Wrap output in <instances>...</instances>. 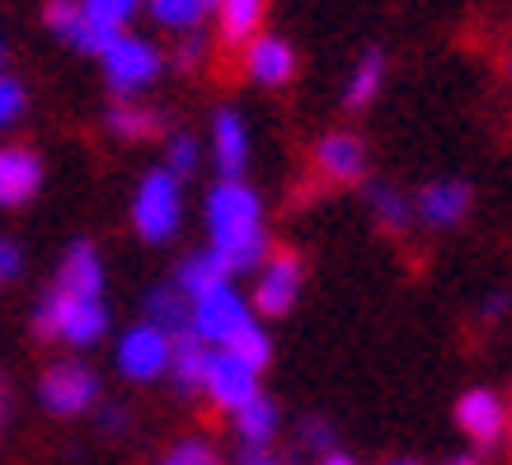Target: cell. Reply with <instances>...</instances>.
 Listing matches in <instances>:
<instances>
[{"label": "cell", "mask_w": 512, "mask_h": 465, "mask_svg": "<svg viewBox=\"0 0 512 465\" xmlns=\"http://www.w3.org/2000/svg\"><path fill=\"white\" fill-rule=\"evenodd\" d=\"M207 231H212V254L226 264V273L264 268V259H268L264 207H259V193L249 184L221 179L207 193Z\"/></svg>", "instance_id": "6da1fadb"}, {"label": "cell", "mask_w": 512, "mask_h": 465, "mask_svg": "<svg viewBox=\"0 0 512 465\" xmlns=\"http://www.w3.org/2000/svg\"><path fill=\"white\" fill-rule=\"evenodd\" d=\"M33 329L47 334V339H66V343H76V348H90V343L104 339L109 310H104V301L52 292V296L38 301V320H33Z\"/></svg>", "instance_id": "7a4b0ae2"}, {"label": "cell", "mask_w": 512, "mask_h": 465, "mask_svg": "<svg viewBox=\"0 0 512 465\" xmlns=\"http://www.w3.org/2000/svg\"><path fill=\"white\" fill-rule=\"evenodd\" d=\"M254 315H249V306H245V296L235 292L231 282H217L212 292H202V296H193L188 301V334L207 348H226L231 343V334L235 329H245Z\"/></svg>", "instance_id": "3957f363"}, {"label": "cell", "mask_w": 512, "mask_h": 465, "mask_svg": "<svg viewBox=\"0 0 512 465\" xmlns=\"http://www.w3.org/2000/svg\"><path fill=\"white\" fill-rule=\"evenodd\" d=\"M184 221V198H179V179L170 170H151L141 179L137 198H132V226L141 231V240H170Z\"/></svg>", "instance_id": "277c9868"}, {"label": "cell", "mask_w": 512, "mask_h": 465, "mask_svg": "<svg viewBox=\"0 0 512 465\" xmlns=\"http://www.w3.org/2000/svg\"><path fill=\"white\" fill-rule=\"evenodd\" d=\"M104 76H109L118 99H132V94L146 90V85L160 76V52L146 43V38L118 33V38L104 47Z\"/></svg>", "instance_id": "5b68a950"}, {"label": "cell", "mask_w": 512, "mask_h": 465, "mask_svg": "<svg viewBox=\"0 0 512 465\" xmlns=\"http://www.w3.org/2000/svg\"><path fill=\"white\" fill-rule=\"evenodd\" d=\"M38 400H43V409H52V414L76 419V414H85V409L99 404V376H94L85 362H57V367H47L43 381H38Z\"/></svg>", "instance_id": "8992f818"}, {"label": "cell", "mask_w": 512, "mask_h": 465, "mask_svg": "<svg viewBox=\"0 0 512 465\" xmlns=\"http://www.w3.org/2000/svg\"><path fill=\"white\" fill-rule=\"evenodd\" d=\"M170 353H174V339L165 329L156 325H132L118 339V372L127 381H156V376L170 372Z\"/></svg>", "instance_id": "52a82bcc"}, {"label": "cell", "mask_w": 512, "mask_h": 465, "mask_svg": "<svg viewBox=\"0 0 512 465\" xmlns=\"http://www.w3.org/2000/svg\"><path fill=\"white\" fill-rule=\"evenodd\" d=\"M202 390L212 395L217 409L235 414V409H245L254 395H259V372L245 367L240 357L231 353H207V367H202Z\"/></svg>", "instance_id": "ba28073f"}, {"label": "cell", "mask_w": 512, "mask_h": 465, "mask_svg": "<svg viewBox=\"0 0 512 465\" xmlns=\"http://www.w3.org/2000/svg\"><path fill=\"white\" fill-rule=\"evenodd\" d=\"M296 287H301V259L292 249H278L268 254L264 268H259V287H254V306L264 315H287L296 301Z\"/></svg>", "instance_id": "9c48e42d"}, {"label": "cell", "mask_w": 512, "mask_h": 465, "mask_svg": "<svg viewBox=\"0 0 512 465\" xmlns=\"http://www.w3.org/2000/svg\"><path fill=\"white\" fill-rule=\"evenodd\" d=\"M456 423L466 428L470 442H480V447H494L503 428H508V409L498 400L494 390H466L461 400H456Z\"/></svg>", "instance_id": "30bf717a"}, {"label": "cell", "mask_w": 512, "mask_h": 465, "mask_svg": "<svg viewBox=\"0 0 512 465\" xmlns=\"http://www.w3.org/2000/svg\"><path fill=\"white\" fill-rule=\"evenodd\" d=\"M43 184V160L29 146H0V207H24Z\"/></svg>", "instance_id": "8fae6325"}, {"label": "cell", "mask_w": 512, "mask_h": 465, "mask_svg": "<svg viewBox=\"0 0 512 465\" xmlns=\"http://www.w3.org/2000/svg\"><path fill=\"white\" fill-rule=\"evenodd\" d=\"M52 292L99 301V292H104V264H99L94 245H71L66 249L62 268H57V287H52Z\"/></svg>", "instance_id": "7c38bea8"}, {"label": "cell", "mask_w": 512, "mask_h": 465, "mask_svg": "<svg viewBox=\"0 0 512 465\" xmlns=\"http://www.w3.org/2000/svg\"><path fill=\"white\" fill-rule=\"evenodd\" d=\"M414 212H419L423 226H433V231H447L456 221L470 212V188L456 184V179H442V184H428L414 202Z\"/></svg>", "instance_id": "4fadbf2b"}, {"label": "cell", "mask_w": 512, "mask_h": 465, "mask_svg": "<svg viewBox=\"0 0 512 465\" xmlns=\"http://www.w3.org/2000/svg\"><path fill=\"white\" fill-rule=\"evenodd\" d=\"M315 170L325 174V179H334V184H353V179H362V170H367V151H362L357 137L334 132V137H325L315 146Z\"/></svg>", "instance_id": "5bb4252c"}, {"label": "cell", "mask_w": 512, "mask_h": 465, "mask_svg": "<svg viewBox=\"0 0 512 465\" xmlns=\"http://www.w3.org/2000/svg\"><path fill=\"white\" fill-rule=\"evenodd\" d=\"M245 66L259 85H287L296 71V52L282 38H273V33H259V38H249Z\"/></svg>", "instance_id": "9a60e30c"}, {"label": "cell", "mask_w": 512, "mask_h": 465, "mask_svg": "<svg viewBox=\"0 0 512 465\" xmlns=\"http://www.w3.org/2000/svg\"><path fill=\"white\" fill-rule=\"evenodd\" d=\"M212 151H217V170L226 179H240L249 165V132H245V118L231 109L217 113V123H212Z\"/></svg>", "instance_id": "2e32d148"}, {"label": "cell", "mask_w": 512, "mask_h": 465, "mask_svg": "<svg viewBox=\"0 0 512 465\" xmlns=\"http://www.w3.org/2000/svg\"><path fill=\"white\" fill-rule=\"evenodd\" d=\"M217 19H221V38L231 47L259 38V24H264V0H221L217 5Z\"/></svg>", "instance_id": "e0dca14e"}, {"label": "cell", "mask_w": 512, "mask_h": 465, "mask_svg": "<svg viewBox=\"0 0 512 465\" xmlns=\"http://www.w3.org/2000/svg\"><path fill=\"white\" fill-rule=\"evenodd\" d=\"M217 282H231V273H226V264H221L212 249H202V254H188L184 264H179V278H174V287L193 301V296L212 292Z\"/></svg>", "instance_id": "ac0fdd59"}, {"label": "cell", "mask_w": 512, "mask_h": 465, "mask_svg": "<svg viewBox=\"0 0 512 465\" xmlns=\"http://www.w3.org/2000/svg\"><path fill=\"white\" fill-rule=\"evenodd\" d=\"M146 325H156V329H165V334H188V296L179 292V287H156V292L146 296Z\"/></svg>", "instance_id": "d6986e66"}, {"label": "cell", "mask_w": 512, "mask_h": 465, "mask_svg": "<svg viewBox=\"0 0 512 465\" xmlns=\"http://www.w3.org/2000/svg\"><path fill=\"white\" fill-rule=\"evenodd\" d=\"M202 367H207V348H202L193 334H174V353H170L174 386L184 390V395L202 390Z\"/></svg>", "instance_id": "ffe728a7"}, {"label": "cell", "mask_w": 512, "mask_h": 465, "mask_svg": "<svg viewBox=\"0 0 512 465\" xmlns=\"http://www.w3.org/2000/svg\"><path fill=\"white\" fill-rule=\"evenodd\" d=\"M235 428L245 437V447H268V437L278 433V409H273V400L254 395L245 409H235Z\"/></svg>", "instance_id": "44dd1931"}, {"label": "cell", "mask_w": 512, "mask_h": 465, "mask_svg": "<svg viewBox=\"0 0 512 465\" xmlns=\"http://www.w3.org/2000/svg\"><path fill=\"white\" fill-rule=\"evenodd\" d=\"M381 76H386V57H381V52H367V57L357 62L348 90H343V104H348V109H367L376 99V90H381Z\"/></svg>", "instance_id": "7402d4cb"}, {"label": "cell", "mask_w": 512, "mask_h": 465, "mask_svg": "<svg viewBox=\"0 0 512 465\" xmlns=\"http://www.w3.org/2000/svg\"><path fill=\"white\" fill-rule=\"evenodd\" d=\"M146 10L156 19L160 29H174V33H193L202 24V0H146Z\"/></svg>", "instance_id": "603a6c76"}, {"label": "cell", "mask_w": 512, "mask_h": 465, "mask_svg": "<svg viewBox=\"0 0 512 465\" xmlns=\"http://www.w3.org/2000/svg\"><path fill=\"white\" fill-rule=\"evenodd\" d=\"M221 353H231V357H240L245 367H254V372H264L268 367V357H273V348H268V334L254 320H249L245 329H235L231 334V343L221 348Z\"/></svg>", "instance_id": "cb8c5ba5"}, {"label": "cell", "mask_w": 512, "mask_h": 465, "mask_svg": "<svg viewBox=\"0 0 512 465\" xmlns=\"http://www.w3.org/2000/svg\"><path fill=\"white\" fill-rule=\"evenodd\" d=\"M372 212L390 235H404L409 231V217H414V202H404L395 188H372Z\"/></svg>", "instance_id": "d4e9b609"}, {"label": "cell", "mask_w": 512, "mask_h": 465, "mask_svg": "<svg viewBox=\"0 0 512 465\" xmlns=\"http://www.w3.org/2000/svg\"><path fill=\"white\" fill-rule=\"evenodd\" d=\"M137 5L141 0H80L85 19H90L94 29H104V33H123V24L132 19Z\"/></svg>", "instance_id": "484cf974"}, {"label": "cell", "mask_w": 512, "mask_h": 465, "mask_svg": "<svg viewBox=\"0 0 512 465\" xmlns=\"http://www.w3.org/2000/svg\"><path fill=\"white\" fill-rule=\"evenodd\" d=\"M109 127L118 132V137H127V141H141V137H151V132H156V113L137 109V104H118V109L109 113Z\"/></svg>", "instance_id": "4316f807"}, {"label": "cell", "mask_w": 512, "mask_h": 465, "mask_svg": "<svg viewBox=\"0 0 512 465\" xmlns=\"http://www.w3.org/2000/svg\"><path fill=\"white\" fill-rule=\"evenodd\" d=\"M43 19H47V29L62 33L66 43H71V38H76V29L85 24V10H80V0H47Z\"/></svg>", "instance_id": "83f0119b"}, {"label": "cell", "mask_w": 512, "mask_h": 465, "mask_svg": "<svg viewBox=\"0 0 512 465\" xmlns=\"http://www.w3.org/2000/svg\"><path fill=\"white\" fill-rule=\"evenodd\" d=\"M198 170V141L193 137H174L170 141V174L174 179H188Z\"/></svg>", "instance_id": "f1b7e54d"}, {"label": "cell", "mask_w": 512, "mask_h": 465, "mask_svg": "<svg viewBox=\"0 0 512 465\" xmlns=\"http://www.w3.org/2000/svg\"><path fill=\"white\" fill-rule=\"evenodd\" d=\"M19 113H24V85L10 76H0V127L19 123Z\"/></svg>", "instance_id": "f546056e"}, {"label": "cell", "mask_w": 512, "mask_h": 465, "mask_svg": "<svg viewBox=\"0 0 512 465\" xmlns=\"http://www.w3.org/2000/svg\"><path fill=\"white\" fill-rule=\"evenodd\" d=\"M160 465H217V451L207 447V442H179Z\"/></svg>", "instance_id": "4dcf8cb0"}, {"label": "cell", "mask_w": 512, "mask_h": 465, "mask_svg": "<svg viewBox=\"0 0 512 465\" xmlns=\"http://www.w3.org/2000/svg\"><path fill=\"white\" fill-rule=\"evenodd\" d=\"M202 52H207V38L193 29V33H184V43H179V57H174V62L184 66V71H193V66L202 62Z\"/></svg>", "instance_id": "1f68e13d"}, {"label": "cell", "mask_w": 512, "mask_h": 465, "mask_svg": "<svg viewBox=\"0 0 512 465\" xmlns=\"http://www.w3.org/2000/svg\"><path fill=\"white\" fill-rule=\"evenodd\" d=\"M24 268V254H19L15 240H0V278H19Z\"/></svg>", "instance_id": "d6a6232c"}, {"label": "cell", "mask_w": 512, "mask_h": 465, "mask_svg": "<svg viewBox=\"0 0 512 465\" xmlns=\"http://www.w3.org/2000/svg\"><path fill=\"white\" fill-rule=\"evenodd\" d=\"M301 437H306V442H311L315 451H329V428L320 419H311V423H301Z\"/></svg>", "instance_id": "836d02e7"}, {"label": "cell", "mask_w": 512, "mask_h": 465, "mask_svg": "<svg viewBox=\"0 0 512 465\" xmlns=\"http://www.w3.org/2000/svg\"><path fill=\"white\" fill-rule=\"evenodd\" d=\"M99 423H104V433H123V428H127V409H104V414H99Z\"/></svg>", "instance_id": "e575fe53"}, {"label": "cell", "mask_w": 512, "mask_h": 465, "mask_svg": "<svg viewBox=\"0 0 512 465\" xmlns=\"http://www.w3.org/2000/svg\"><path fill=\"white\" fill-rule=\"evenodd\" d=\"M245 465H273V461L264 456V447H245Z\"/></svg>", "instance_id": "d590c367"}, {"label": "cell", "mask_w": 512, "mask_h": 465, "mask_svg": "<svg viewBox=\"0 0 512 465\" xmlns=\"http://www.w3.org/2000/svg\"><path fill=\"white\" fill-rule=\"evenodd\" d=\"M320 465H353V461H348V456H334V451H329V456H325Z\"/></svg>", "instance_id": "8d00e7d4"}, {"label": "cell", "mask_w": 512, "mask_h": 465, "mask_svg": "<svg viewBox=\"0 0 512 465\" xmlns=\"http://www.w3.org/2000/svg\"><path fill=\"white\" fill-rule=\"evenodd\" d=\"M447 465H480V461H470V456H456V461H447Z\"/></svg>", "instance_id": "74e56055"}, {"label": "cell", "mask_w": 512, "mask_h": 465, "mask_svg": "<svg viewBox=\"0 0 512 465\" xmlns=\"http://www.w3.org/2000/svg\"><path fill=\"white\" fill-rule=\"evenodd\" d=\"M217 5H221V0H202V10H217Z\"/></svg>", "instance_id": "f35d334b"}, {"label": "cell", "mask_w": 512, "mask_h": 465, "mask_svg": "<svg viewBox=\"0 0 512 465\" xmlns=\"http://www.w3.org/2000/svg\"><path fill=\"white\" fill-rule=\"evenodd\" d=\"M0 414H5V386H0Z\"/></svg>", "instance_id": "ab89813d"}, {"label": "cell", "mask_w": 512, "mask_h": 465, "mask_svg": "<svg viewBox=\"0 0 512 465\" xmlns=\"http://www.w3.org/2000/svg\"><path fill=\"white\" fill-rule=\"evenodd\" d=\"M390 465H414V461H390Z\"/></svg>", "instance_id": "60d3db41"}, {"label": "cell", "mask_w": 512, "mask_h": 465, "mask_svg": "<svg viewBox=\"0 0 512 465\" xmlns=\"http://www.w3.org/2000/svg\"><path fill=\"white\" fill-rule=\"evenodd\" d=\"M0 57H5V47H0Z\"/></svg>", "instance_id": "b9f144b4"}]
</instances>
